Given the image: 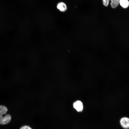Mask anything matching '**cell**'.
<instances>
[{
	"instance_id": "6da1fadb",
	"label": "cell",
	"mask_w": 129,
	"mask_h": 129,
	"mask_svg": "<svg viewBox=\"0 0 129 129\" xmlns=\"http://www.w3.org/2000/svg\"><path fill=\"white\" fill-rule=\"evenodd\" d=\"M7 111L8 109L5 106L0 105V124H6L11 121V115L9 114H6Z\"/></svg>"
},
{
	"instance_id": "7a4b0ae2",
	"label": "cell",
	"mask_w": 129,
	"mask_h": 129,
	"mask_svg": "<svg viewBox=\"0 0 129 129\" xmlns=\"http://www.w3.org/2000/svg\"><path fill=\"white\" fill-rule=\"evenodd\" d=\"M110 0L111 1V6L113 8H114L117 7L119 4V0H102L103 5L106 7L108 6Z\"/></svg>"
},
{
	"instance_id": "3957f363",
	"label": "cell",
	"mask_w": 129,
	"mask_h": 129,
	"mask_svg": "<svg viewBox=\"0 0 129 129\" xmlns=\"http://www.w3.org/2000/svg\"><path fill=\"white\" fill-rule=\"evenodd\" d=\"M120 123L122 127L124 129L129 128V118L126 117H124L121 118Z\"/></svg>"
},
{
	"instance_id": "277c9868",
	"label": "cell",
	"mask_w": 129,
	"mask_h": 129,
	"mask_svg": "<svg viewBox=\"0 0 129 129\" xmlns=\"http://www.w3.org/2000/svg\"><path fill=\"white\" fill-rule=\"evenodd\" d=\"M73 107L77 111H82L83 108V105L82 102L79 100L73 103Z\"/></svg>"
},
{
	"instance_id": "5b68a950",
	"label": "cell",
	"mask_w": 129,
	"mask_h": 129,
	"mask_svg": "<svg viewBox=\"0 0 129 129\" xmlns=\"http://www.w3.org/2000/svg\"><path fill=\"white\" fill-rule=\"evenodd\" d=\"M57 7L59 10L61 12L65 11L67 9L66 4L62 2L59 3L57 5Z\"/></svg>"
},
{
	"instance_id": "8992f818",
	"label": "cell",
	"mask_w": 129,
	"mask_h": 129,
	"mask_svg": "<svg viewBox=\"0 0 129 129\" xmlns=\"http://www.w3.org/2000/svg\"><path fill=\"white\" fill-rule=\"evenodd\" d=\"M119 4L123 8H127L129 5V2L128 0H119Z\"/></svg>"
},
{
	"instance_id": "52a82bcc",
	"label": "cell",
	"mask_w": 129,
	"mask_h": 129,
	"mask_svg": "<svg viewBox=\"0 0 129 129\" xmlns=\"http://www.w3.org/2000/svg\"><path fill=\"white\" fill-rule=\"evenodd\" d=\"M20 129H32L30 127L25 125L22 127Z\"/></svg>"
}]
</instances>
